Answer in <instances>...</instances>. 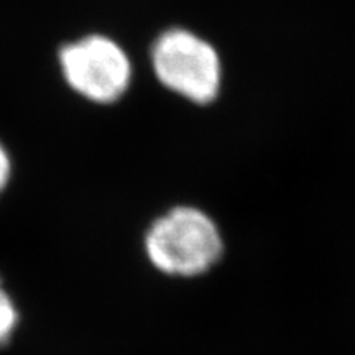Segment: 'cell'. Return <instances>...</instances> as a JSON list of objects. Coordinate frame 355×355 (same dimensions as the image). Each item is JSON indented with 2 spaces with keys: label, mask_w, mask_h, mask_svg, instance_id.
I'll return each instance as SVG.
<instances>
[{
  "label": "cell",
  "mask_w": 355,
  "mask_h": 355,
  "mask_svg": "<svg viewBox=\"0 0 355 355\" xmlns=\"http://www.w3.org/2000/svg\"><path fill=\"white\" fill-rule=\"evenodd\" d=\"M144 247L155 270L180 278L207 273L224 254L216 222L191 206L173 207L153 220L145 232Z\"/></svg>",
  "instance_id": "1"
},
{
  "label": "cell",
  "mask_w": 355,
  "mask_h": 355,
  "mask_svg": "<svg viewBox=\"0 0 355 355\" xmlns=\"http://www.w3.org/2000/svg\"><path fill=\"white\" fill-rule=\"evenodd\" d=\"M157 79L175 94L207 104L219 94L222 66L214 46L184 28L168 30L153 44Z\"/></svg>",
  "instance_id": "2"
},
{
  "label": "cell",
  "mask_w": 355,
  "mask_h": 355,
  "mask_svg": "<svg viewBox=\"0 0 355 355\" xmlns=\"http://www.w3.org/2000/svg\"><path fill=\"white\" fill-rule=\"evenodd\" d=\"M60 68L74 92L97 104L119 101L132 81L130 58L121 44L104 35H87L64 44Z\"/></svg>",
  "instance_id": "3"
},
{
  "label": "cell",
  "mask_w": 355,
  "mask_h": 355,
  "mask_svg": "<svg viewBox=\"0 0 355 355\" xmlns=\"http://www.w3.org/2000/svg\"><path fill=\"white\" fill-rule=\"evenodd\" d=\"M20 322V313L0 278V347L8 344Z\"/></svg>",
  "instance_id": "4"
},
{
  "label": "cell",
  "mask_w": 355,
  "mask_h": 355,
  "mask_svg": "<svg viewBox=\"0 0 355 355\" xmlns=\"http://www.w3.org/2000/svg\"><path fill=\"white\" fill-rule=\"evenodd\" d=\"M10 176H12L10 155H8L6 146L0 144V194H2V191L7 188L8 181H10Z\"/></svg>",
  "instance_id": "5"
}]
</instances>
